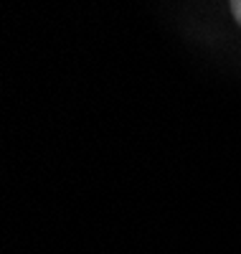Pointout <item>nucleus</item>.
<instances>
[{
	"instance_id": "obj_1",
	"label": "nucleus",
	"mask_w": 241,
	"mask_h": 254,
	"mask_svg": "<svg viewBox=\"0 0 241 254\" xmlns=\"http://www.w3.org/2000/svg\"><path fill=\"white\" fill-rule=\"evenodd\" d=\"M231 13L236 18V23L241 26V0H231Z\"/></svg>"
}]
</instances>
